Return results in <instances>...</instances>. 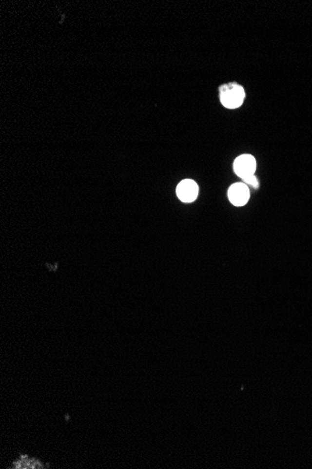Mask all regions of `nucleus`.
<instances>
[{"mask_svg": "<svg viewBox=\"0 0 312 469\" xmlns=\"http://www.w3.org/2000/svg\"><path fill=\"white\" fill-rule=\"evenodd\" d=\"M242 181H243V183L246 184V185H250V186H252V187H254V188H255V189L259 187V182H258L256 177L254 176V175L247 176L245 178L242 179Z\"/></svg>", "mask_w": 312, "mask_h": 469, "instance_id": "nucleus-6", "label": "nucleus"}, {"mask_svg": "<svg viewBox=\"0 0 312 469\" xmlns=\"http://www.w3.org/2000/svg\"><path fill=\"white\" fill-rule=\"evenodd\" d=\"M14 469H42V464L35 459H20L17 463L14 464Z\"/></svg>", "mask_w": 312, "mask_h": 469, "instance_id": "nucleus-5", "label": "nucleus"}, {"mask_svg": "<svg viewBox=\"0 0 312 469\" xmlns=\"http://www.w3.org/2000/svg\"><path fill=\"white\" fill-rule=\"evenodd\" d=\"M229 201L234 206H243L250 199V190L244 183H235L228 190Z\"/></svg>", "mask_w": 312, "mask_h": 469, "instance_id": "nucleus-3", "label": "nucleus"}, {"mask_svg": "<svg viewBox=\"0 0 312 469\" xmlns=\"http://www.w3.org/2000/svg\"><path fill=\"white\" fill-rule=\"evenodd\" d=\"M220 98L225 108L235 109L242 105L245 99V90L237 84L224 85L220 88Z\"/></svg>", "mask_w": 312, "mask_h": 469, "instance_id": "nucleus-1", "label": "nucleus"}, {"mask_svg": "<svg viewBox=\"0 0 312 469\" xmlns=\"http://www.w3.org/2000/svg\"><path fill=\"white\" fill-rule=\"evenodd\" d=\"M197 184L190 179L182 180L177 187L178 198L183 202H192L197 198L198 195Z\"/></svg>", "mask_w": 312, "mask_h": 469, "instance_id": "nucleus-4", "label": "nucleus"}, {"mask_svg": "<svg viewBox=\"0 0 312 469\" xmlns=\"http://www.w3.org/2000/svg\"><path fill=\"white\" fill-rule=\"evenodd\" d=\"M256 170V160L252 155H241L235 158L234 171L241 179L254 175Z\"/></svg>", "mask_w": 312, "mask_h": 469, "instance_id": "nucleus-2", "label": "nucleus"}]
</instances>
